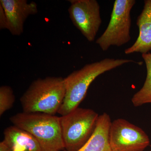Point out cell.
I'll use <instances>...</instances> for the list:
<instances>
[{
  "label": "cell",
  "mask_w": 151,
  "mask_h": 151,
  "mask_svg": "<svg viewBox=\"0 0 151 151\" xmlns=\"http://www.w3.org/2000/svg\"><path fill=\"white\" fill-rule=\"evenodd\" d=\"M136 62L132 59L106 58L86 64L64 78L65 97L58 113L65 116L78 108L84 100L91 83L103 73L126 63Z\"/></svg>",
  "instance_id": "obj_1"
},
{
  "label": "cell",
  "mask_w": 151,
  "mask_h": 151,
  "mask_svg": "<svg viewBox=\"0 0 151 151\" xmlns=\"http://www.w3.org/2000/svg\"><path fill=\"white\" fill-rule=\"evenodd\" d=\"M65 92L64 78L48 76L37 78L21 97L23 111L55 115L63 103Z\"/></svg>",
  "instance_id": "obj_2"
},
{
  "label": "cell",
  "mask_w": 151,
  "mask_h": 151,
  "mask_svg": "<svg viewBox=\"0 0 151 151\" xmlns=\"http://www.w3.org/2000/svg\"><path fill=\"white\" fill-rule=\"evenodd\" d=\"M14 126L32 135L42 151H61L65 149L60 117L42 113H19L11 116Z\"/></svg>",
  "instance_id": "obj_3"
},
{
  "label": "cell",
  "mask_w": 151,
  "mask_h": 151,
  "mask_svg": "<svg viewBox=\"0 0 151 151\" xmlns=\"http://www.w3.org/2000/svg\"><path fill=\"white\" fill-rule=\"evenodd\" d=\"M99 116L92 109L78 107L60 117L65 150L78 151L85 145L94 133Z\"/></svg>",
  "instance_id": "obj_4"
},
{
  "label": "cell",
  "mask_w": 151,
  "mask_h": 151,
  "mask_svg": "<svg viewBox=\"0 0 151 151\" xmlns=\"http://www.w3.org/2000/svg\"><path fill=\"white\" fill-rule=\"evenodd\" d=\"M135 3V0L115 1L109 24L96 41L103 51L111 46H122L131 40V12Z\"/></svg>",
  "instance_id": "obj_5"
},
{
  "label": "cell",
  "mask_w": 151,
  "mask_h": 151,
  "mask_svg": "<svg viewBox=\"0 0 151 151\" xmlns=\"http://www.w3.org/2000/svg\"><path fill=\"white\" fill-rule=\"evenodd\" d=\"M109 140L112 151H144L150 144L142 129L122 119L111 122Z\"/></svg>",
  "instance_id": "obj_6"
},
{
  "label": "cell",
  "mask_w": 151,
  "mask_h": 151,
  "mask_svg": "<svg viewBox=\"0 0 151 151\" xmlns=\"http://www.w3.org/2000/svg\"><path fill=\"white\" fill-rule=\"evenodd\" d=\"M68 9L73 25L90 42L94 41L102 23L100 6L96 0H70Z\"/></svg>",
  "instance_id": "obj_7"
},
{
  "label": "cell",
  "mask_w": 151,
  "mask_h": 151,
  "mask_svg": "<svg viewBox=\"0 0 151 151\" xmlns=\"http://www.w3.org/2000/svg\"><path fill=\"white\" fill-rule=\"evenodd\" d=\"M0 5L6 16L7 29L13 35H20L27 19L38 12L36 3H28L27 0H1Z\"/></svg>",
  "instance_id": "obj_8"
},
{
  "label": "cell",
  "mask_w": 151,
  "mask_h": 151,
  "mask_svg": "<svg viewBox=\"0 0 151 151\" xmlns=\"http://www.w3.org/2000/svg\"><path fill=\"white\" fill-rule=\"evenodd\" d=\"M139 34L134 43L125 50L126 54L148 53L151 50V0L144 1V8L137 20Z\"/></svg>",
  "instance_id": "obj_9"
},
{
  "label": "cell",
  "mask_w": 151,
  "mask_h": 151,
  "mask_svg": "<svg viewBox=\"0 0 151 151\" xmlns=\"http://www.w3.org/2000/svg\"><path fill=\"white\" fill-rule=\"evenodd\" d=\"M3 141L12 151H42L39 143L32 135L14 125L5 129Z\"/></svg>",
  "instance_id": "obj_10"
},
{
  "label": "cell",
  "mask_w": 151,
  "mask_h": 151,
  "mask_svg": "<svg viewBox=\"0 0 151 151\" xmlns=\"http://www.w3.org/2000/svg\"><path fill=\"white\" fill-rule=\"evenodd\" d=\"M111 122L110 116L107 113L99 116L94 133L78 151H112L109 140Z\"/></svg>",
  "instance_id": "obj_11"
},
{
  "label": "cell",
  "mask_w": 151,
  "mask_h": 151,
  "mask_svg": "<svg viewBox=\"0 0 151 151\" xmlns=\"http://www.w3.org/2000/svg\"><path fill=\"white\" fill-rule=\"evenodd\" d=\"M142 57L146 64L147 77L142 88L132 97V103L135 107L151 103V53L142 54Z\"/></svg>",
  "instance_id": "obj_12"
},
{
  "label": "cell",
  "mask_w": 151,
  "mask_h": 151,
  "mask_svg": "<svg viewBox=\"0 0 151 151\" xmlns=\"http://www.w3.org/2000/svg\"><path fill=\"white\" fill-rule=\"evenodd\" d=\"M15 97L10 86L3 85L0 87V116L13 106Z\"/></svg>",
  "instance_id": "obj_13"
},
{
  "label": "cell",
  "mask_w": 151,
  "mask_h": 151,
  "mask_svg": "<svg viewBox=\"0 0 151 151\" xmlns=\"http://www.w3.org/2000/svg\"><path fill=\"white\" fill-rule=\"evenodd\" d=\"M7 19L4 9L0 5V29H7Z\"/></svg>",
  "instance_id": "obj_14"
},
{
  "label": "cell",
  "mask_w": 151,
  "mask_h": 151,
  "mask_svg": "<svg viewBox=\"0 0 151 151\" xmlns=\"http://www.w3.org/2000/svg\"><path fill=\"white\" fill-rule=\"evenodd\" d=\"M0 151H12L10 148L4 141L0 143Z\"/></svg>",
  "instance_id": "obj_15"
},
{
  "label": "cell",
  "mask_w": 151,
  "mask_h": 151,
  "mask_svg": "<svg viewBox=\"0 0 151 151\" xmlns=\"http://www.w3.org/2000/svg\"><path fill=\"white\" fill-rule=\"evenodd\" d=\"M66 151V150H65V151Z\"/></svg>",
  "instance_id": "obj_16"
},
{
  "label": "cell",
  "mask_w": 151,
  "mask_h": 151,
  "mask_svg": "<svg viewBox=\"0 0 151 151\" xmlns=\"http://www.w3.org/2000/svg\"><path fill=\"white\" fill-rule=\"evenodd\" d=\"M150 151H151V150H150Z\"/></svg>",
  "instance_id": "obj_17"
}]
</instances>
